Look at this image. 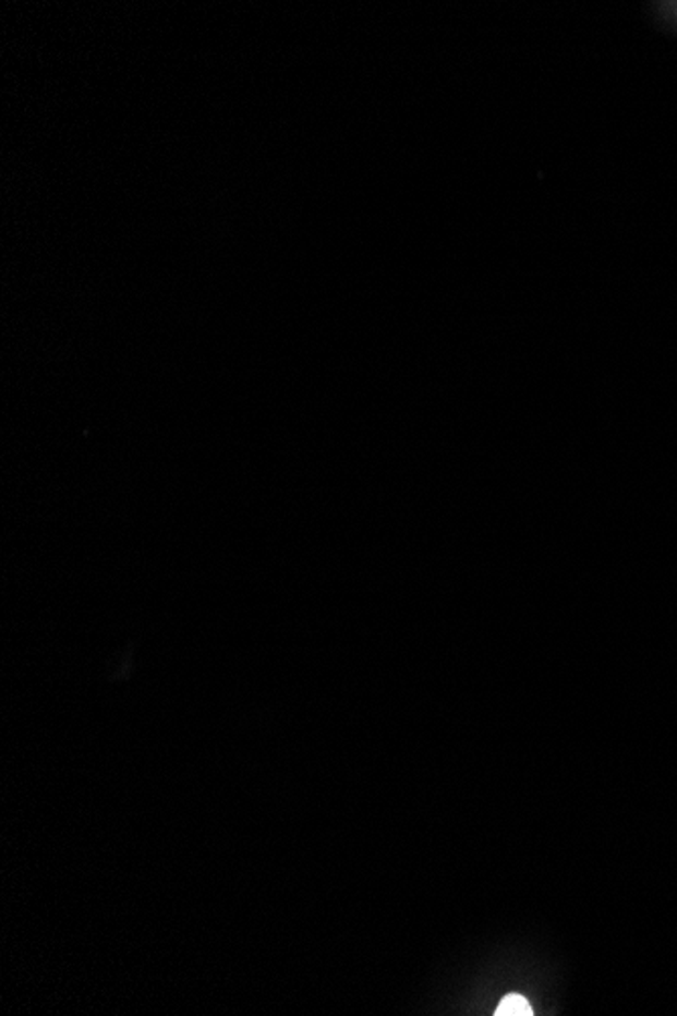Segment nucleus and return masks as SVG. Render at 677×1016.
<instances>
[{"label": "nucleus", "mask_w": 677, "mask_h": 1016, "mask_svg": "<svg viewBox=\"0 0 677 1016\" xmlns=\"http://www.w3.org/2000/svg\"><path fill=\"white\" fill-rule=\"evenodd\" d=\"M497 1016H530L533 1015L532 1004L525 1001L523 996L519 994H507L504 1001L499 1002L497 1011H495Z\"/></svg>", "instance_id": "nucleus-1"}]
</instances>
